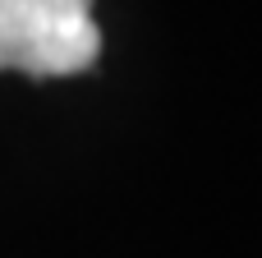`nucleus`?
Here are the masks:
<instances>
[{"instance_id":"obj_1","label":"nucleus","mask_w":262,"mask_h":258,"mask_svg":"<svg viewBox=\"0 0 262 258\" xmlns=\"http://www.w3.org/2000/svg\"><path fill=\"white\" fill-rule=\"evenodd\" d=\"M101 55V32L92 14H23L0 5V69H23L32 78L83 74Z\"/></svg>"},{"instance_id":"obj_2","label":"nucleus","mask_w":262,"mask_h":258,"mask_svg":"<svg viewBox=\"0 0 262 258\" xmlns=\"http://www.w3.org/2000/svg\"><path fill=\"white\" fill-rule=\"evenodd\" d=\"M0 5L23 14H92V0H0Z\"/></svg>"}]
</instances>
